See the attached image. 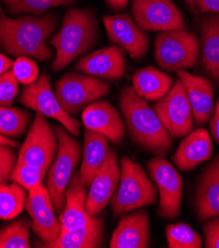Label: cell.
<instances>
[{"label": "cell", "mask_w": 219, "mask_h": 248, "mask_svg": "<svg viewBox=\"0 0 219 248\" xmlns=\"http://www.w3.org/2000/svg\"><path fill=\"white\" fill-rule=\"evenodd\" d=\"M57 26L54 13L11 19L3 13L0 4V47L11 56L30 57L39 62L51 60L54 51L46 45V40Z\"/></svg>", "instance_id": "cell-1"}, {"label": "cell", "mask_w": 219, "mask_h": 248, "mask_svg": "<svg viewBox=\"0 0 219 248\" xmlns=\"http://www.w3.org/2000/svg\"><path fill=\"white\" fill-rule=\"evenodd\" d=\"M119 106L131 140L146 152L166 156L172 148V137L145 99L127 86L120 93Z\"/></svg>", "instance_id": "cell-2"}, {"label": "cell", "mask_w": 219, "mask_h": 248, "mask_svg": "<svg viewBox=\"0 0 219 248\" xmlns=\"http://www.w3.org/2000/svg\"><path fill=\"white\" fill-rule=\"evenodd\" d=\"M98 36V22L91 9H68L60 31L48 42L56 48L53 69L60 71L86 54L97 44Z\"/></svg>", "instance_id": "cell-3"}, {"label": "cell", "mask_w": 219, "mask_h": 248, "mask_svg": "<svg viewBox=\"0 0 219 248\" xmlns=\"http://www.w3.org/2000/svg\"><path fill=\"white\" fill-rule=\"evenodd\" d=\"M118 186L110 201L113 213L127 214L156 203L157 189L143 167L129 156L120 159Z\"/></svg>", "instance_id": "cell-4"}, {"label": "cell", "mask_w": 219, "mask_h": 248, "mask_svg": "<svg viewBox=\"0 0 219 248\" xmlns=\"http://www.w3.org/2000/svg\"><path fill=\"white\" fill-rule=\"evenodd\" d=\"M58 140V150L56 158L48 169L46 189L57 214L60 215L65 205V191L72 177L73 170L82 156L81 143L71 136L63 126H55Z\"/></svg>", "instance_id": "cell-5"}, {"label": "cell", "mask_w": 219, "mask_h": 248, "mask_svg": "<svg viewBox=\"0 0 219 248\" xmlns=\"http://www.w3.org/2000/svg\"><path fill=\"white\" fill-rule=\"evenodd\" d=\"M199 54V40L187 30L165 31L155 40V60L168 72L193 68L198 62Z\"/></svg>", "instance_id": "cell-6"}, {"label": "cell", "mask_w": 219, "mask_h": 248, "mask_svg": "<svg viewBox=\"0 0 219 248\" xmlns=\"http://www.w3.org/2000/svg\"><path fill=\"white\" fill-rule=\"evenodd\" d=\"M109 82L87 74L66 73L56 85V96L66 114L76 116L91 103L106 96Z\"/></svg>", "instance_id": "cell-7"}, {"label": "cell", "mask_w": 219, "mask_h": 248, "mask_svg": "<svg viewBox=\"0 0 219 248\" xmlns=\"http://www.w3.org/2000/svg\"><path fill=\"white\" fill-rule=\"evenodd\" d=\"M147 170L159 192L158 216L166 220L177 219L181 215L183 193V180L179 172L161 155L148 161Z\"/></svg>", "instance_id": "cell-8"}, {"label": "cell", "mask_w": 219, "mask_h": 248, "mask_svg": "<svg viewBox=\"0 0 219 248\" xmlns=\"http://www.w3.org/2000/svg\"><path fill=\"white\" fill-rule=\"evenodd\" d=\"M58 150V140L55 129L46 117L37 112L25 141L18 153V161L34 165L47 172Z\"/></svg>", "instance_id": "cell-9"}, {"label": "cell", "mask_w": 219, "mask_h": 248, "mask_svg": "<svg viewBox=\"0 0 219 248\" xmlns=\"http://www.w3.org/2000/svg\"><path fill=\"white\" fill-rule=\"evenodd\" d=\"M153 108L171 137L185 138L192 132V110L186 88L180 79L175 81L165 96L157 100Z\"/></svg>", "instance_id": "cell-10"}, {"label": "cell", "mask_w": 219, "mask_h": 248, "mask_svg": "<svg viewBox=\"0 0 219 248\" xmlns=\"http://www.w3.org/2000/svg\"><path fill=\"white\" fill-rule=\"evenodd\" d=\"M19 101L32 110L58 121L72 136L79 137L81 124L64 112L51 87L50 74L43 73L32 84L23 90Z\"/></svg>", "instance_id": "cell-11"}, {"label": "cell", "mask_w": 219, "mask_h": 248, "mask_svg": "<svg viewBox=\"0 0 219 248\" xmlns=\"http://www.w3.org/2000/svg\"><path fill=\"white\" fill-rule=\"evenodd\" d=\"M131 14L143 31L186 30L184 17L171 0H133Z\"/></svg>", "instance_id": "cell-12"}, {"label": "cell", "mask_w": 219, "mask_h": 248, "mask_svg": "<svg viewBox=\"0 0 219 248\" xmlns=\"http://www.w3.org/2000/svg\"><path fill=\"white\" fill-rule=\"evenodd\" d=\"M25 208L32 218V229L42 243L53 242L59 236L60 221L45 185L42 183L29 190Z\"/></svg>", "instance_id": "cell-13"}, {"label": "cell", "mask_w": 219, "mask_h": 248, "mask_svg": "<svg viewBox=\"0 0 219 248\" xmlns=\"http://www.w3.org/2000/svg\"><path fill=\"white\" fill-rule=\"evenodd\" d=\"M103 22L111 43L125 49L135 61L144 58L150 46L149 37L129 15L105 16Z\"/></svg>", "instance_id": "cell-14"}, {"label": "cell", "mask_w": 219, "mask_h": 248, "mask_svg": "<svg viewBox=\"0 0 219 248\" xmlns=\"http://www.w3.org/2000/svg\"><path fill=\"white\" fill-rule=\"evenodd\" d=\"M120 177L117 154L110 148L106 160L90 184L86 198V210L92 217H98L115 194Z\"/></svg>", "instance_id": "cell-15"}, {"label": "cell", "mask_w": 219, "mask_h": 248, "mask_svg": "<svg viewBox=\"0 0 219 248\" xmlns=\"http://www.w3.org/2000/svg\"><path fill=\"white\" fill-rule=\"evenodd\" d=\"M75 69L90 77L118 80L126 72V58L123 48L112 46L95 51L79 59Z\"/></svg>", "instance_id": "cell-16"}, {"label": "cell", "mask_w": 219, "mask_h": 248, "mask_svg": "<svg viewBox=\"0 0 219 248\" xmlns=\"http://www.w3.org/2000/svg\"><path fill=\"white\" fill-rule=\"evenodd\" d=\"M82 123L86 129L104 135L115 144L125 138L126 126L117 110L108 101H95L82 112Z\"/></svg>", "instance_id": "cell-17"}, {"label": "cell", "mask_w": 219, "mask_h": 248, "mask_svg": "<svg viewBox=\"0 0 219 248\" xmlns=\"http://www.w3.org/2000/svg\"><path fill=\"white\" fill-rule=\"evenodd\" d=\"M151 243L148 212L139 209L121 217L113 232L111 248H147Z\"/></svg>", "instance_id": "cell-18"}, {"label": "cell", "mask_w": 219, "mask_h": 248, "mask_svg": "<svg viewBox=\"0 0 219 248\" xmlns=\"http://www.w3.org/2000/svg\"><path fill=\"white\" fill-rule=\"evenodd\" d=\"M184 84L192 110L193 120L199 127L205 126L214 112V91L209 79L197 77L182 69L177 71Z\"/></svg>", "instance_id": "cell-19"}, {"label": "cell", "mask_w": 219, "mask_h": 248, "mask_svg": "<svg viewBox=\"0 0 219 248\" xmlns=\"http://www.w3.org/2000/svg\"><path fill=\"white\" fill-rule=\"evenodd\" d=\"M194 210L202 222L219 216V154L199 177Z\"/></svg>", "instance_id": "cell-20"}, {"label": "cell", "mask_w": 219, "mask_h": 248, "mask_svg": "<svg viewBox=\"0 0 219 248\" xmlns=\"http://www.w3.org/2000/svg\"><path fill=\"white\" fill-rule=\"evenodd\" d=\"M213 155V144L206 129L200 128L190 133L178 146L173 162L181 171H190L207 161Z\"/></svg>", "instance_id": "cell-21"}, {"label": "cell", "mask_w": 219, "mask_h": 248, "mask_svg": "<svg viewBox=\"0 0 219 248\" xmlns=\"http://www.w3.org/2000/svg\"><path fill=\"white\" fill-rule=\"evenodd\" d=\"M86 187L81 182L79 172L73 173L65 191L64 209L59 216L60 234L86 224L93 217L86 210Z\"/></svg>", "instance_id": "cell-22"}, {"label": "cell", "mask_w": 219, "mask_h": 248, "mask_svg": "<svg viewBox=\"0 0 219 248\" xmlns=\"http://www.w3.org/2000/svg\"><path fill=\"white\" fill-rule=\"evenodd\" d=\"M105 244V222L93 217L86 224L60 234L55 241L41 243L47 248H98Z\"/></svg>", "instance_id": "cell-23"}, {"label": "cell", "mask_w": 219, "mask_h": 248, "mask_svg": "<svg viewBox=\"0 0 219 248\" xmlns=\"http://www.w3.org/2000/svg\"><path fill=\"white\" fill-rule=\"evenodd\" d=\"M109 140L102 134L84 129L82 164L79 171L81 182L87 188L104 164L109 153Z\"/></svg>", "instance_id": "cell-24"}, {"label": "cell", "mask_w": 219, "mask_h": 248, "mask_svg": "<svg viewBox=\"0 0 219 248\" xmlns=\"http://www.w3.org/2000/svg\"><path fill=\"white\" fill-rule=\"evenodd\" d=\"M200 49L204 71L219 85V14L203 19Z\"/></svg>", "instance_id": "cell-25"}, {"label": "cell", "mask_w": 219, "mask_h": 248, "mask_svg": "<svg viewBox=\"0 0 219 248\" xmlns=\"http://www.w3.org/2000/svg\"><path fill=\"white\" fill-rule=\"evenodd\" d=\"M132 84L134 91L145 100L157 101L172 88L173 80L168 74L148 66L136 70Z\"/></svg>", "instance_id": "cell-26"}, {"label": "cell", "mask_w": 219, "mask_h": 248, "mask_svg": "<svg viewBox=\"0 0 219 248\" xmlns=\"http://www.w3.org/2000/svg\"><path fill=\"white\" fill-rule=\"evenodd\" d=\"M27 191L18 183L0 184V219L17 217L25 209Z\"/></svg>", "instance_id": "cell-27"}, {"label": "cell", "mask_w": 219, "mask_h": 248, "mask_svg": "<svg viewBox=\"0 0 219 248\" xmlns=\"http://www.w3.org/2000/svg\"><path fill=\"white\" fill-rule=\"evenodd\" d=\"M31 114L20 108L0 106V134L9 139H20L25 135Z\"/></svg>", "instance_id": "cell-28"}, {"label": "cell", "mask_w": 219, "mask_h": 248, "mask_svg": "<svg viewBox=\"0 0 219 248\" xmlns=\"http://www.w3.org/2000/svg\"><path fill=\"white\" fill-rule=\"evenodd\" d=\"M31 221L27 218L16 219L0 229V248H29Z\"/></svg>", "instance_id": "cell-29"}, {"label": "cell", "mask_w": 219, "mask_h": 248, "mask_svg": "<svg viewBox=\"0 0 219 248\" xmlns=\"http://www.w3.org/2000/svg\"><path fill=\"white\" fill-rule=\"evenodd\" d=\"M166 238L170 248L203 247V237L185 222L168 225L166 227Z\"/></svg>", "instance_id": "cell-30"}, {"label": "cell", "mask_w": 219, "mask_h": 248, "mask_svg": "<svg viewBox=\"0 0 219 248\" xmlns=\"http://www.w3.org/2000/svg\"><path fill=\"white\" fill-rule=\"evenodd\" d=\"M10 14L33 13L41 15L47 9L74 3L75 0H3Z\"/></svg>", "instance_id": "cell-31"}, {"label": "cell", "mask_w": 219, "mask_h": 248, "mask_svg": "<svg viewBox=\"0 0 219 248\" xmlns=\"http://www.w3.org/2000/svg\"><path fill=\"white\" fill-rule=\"evenodd\" d=\"M45 174L46 172L39 167L17 160V163L11 173L10 180L18 183L29 191L42 184Z\"/></svg>", "instance_id": "cell-32"}, {"label": "cell", "mask_w": 219, "mask_h": 248, "mask_svg": "<svg viewBox=\"0 0 219 248\" xmlns=\"http://www.w3.org/2000/svg\"><path fill=\"white\" fill-rule=\"evenodd\" d=\"M12 71L17 80L25 85H30L39 78V67L37 63L27 57L18 58L13 62Z\"/></svg>", "instance_id": "cell-33"}, {"label": "cell", "mask_w": 219, "mask_h": 248, "mask_svg": "<svg viewBox=\"0 0 219 248\" xmlns=\"http://www.w3.org/2000/svg\"><path fill=\"white\" fill-rule=\"evenodd\" d=\"M18 83L12 69L0 76V105H12L18 93Z\"/></svg>", "instance_id": "cell-34"}, {"label": "cell", "mask_w": 219, "mask_h": 248, "mask_svg": "<svg viewBox=\"0 0 219 248\" xmlns=\"http://www.w3.org/2000/svg\"><path fill=\"white\" fill-rule=\"evenodd\" d=\"M17 160L18 155L14 147L0 145V184H8Z\"/></svg>", "instance_id": "cell-35"}, {"label": "cell", "mask_w": 219, "mask_h": 248, "mask_svg": "<svg viewBox=\"0 0 219 248\" xmlns=\"http://www.w3.org/2000/svg\"><path fill=\"white\" fill-rule=\"evenodd\" d=\"M203 228L204 235V247L219 248V216L204 221Z\"/></svg>", "instance_id": "cell-36"}, {"label": "cell", "mask_w": 219, "mask_h": 248, "mask_svg": "<svg viewBox=\"0 0 219 248\" xmlns=\"http://www.w3.org/2000/svg\"><path fill=\"white\" fill-rule=\"evenodd\" d=\"M201 13L219 14V0H194V7Z\"/></svg>", "instance_id": "cell-37"}, {"label": "cell", "mask_w": 219, "mask_h": 248, "mask_svg": "<svg viewBox=\"0 0 219 248\" xmlns=\"http://www.w3.org/2000/svg\"><path fill=\"white\" fill-rule=\"evenodd\" d=\"M209 128L212 138L219 144V99L214 106L213 116L209 122Z\"/></svg>", "instance_id": "cell-38"}, {"label": "cell", "mask_w": 219, "mask_h": 248, "mask_svg": "<svg viewBox=\"0 0 219 248\" xmlns=\"http://www.w3.org/2000/svg\"><path fill=\"white\" fill-rule=\"evenodd\" d=\"M12 65H13L12 60L0 53V76L5 73L6 71L10 70Z\"/></svg>", "instance_id": "cell-39"}, {"label": "cell", "mask_w": 219, "mask_h": 248, "mask_svg": "<svg viewBox=\"0 0 219 248\" xmlns=\"http://www.w3.org/2000/svg\"><path fill=\"white\" fill-rule=\"evenodd\" d=\"M130 0H106L107 4L113 10H124L129 3Z\"/></svg>", "instance_id": "cell-40"}, {"label": "cell", "mask_w": 219, "mask_h": 248, "mask_svg": "<svg viewBox=\"0 0 219 248\" xmlns=\"http://www.w3.org/2000/svg\"><path fill=\"white\" fill-rule=\"evenodd\" d=\"M0 145H9V146H12V147H18L19 146V143L9 138H6L4 136H2L1 134H0Z\"/></svg>", "instance_id": "cell-41"}, {"label": "cell", "mask_w": 219, "mask_h": 248, "mask_svg": "<svg viewBox=\"0 0 219 248\" xmlns=\"http://www.w3.org/2000/svg\"><path fill=\"white\" fill-rule=\"evenodd\" d=\"M185 2L190 7V9H194V0H185Z\"/></svg>", "instance_id": "cell-42"}]
</instances>
